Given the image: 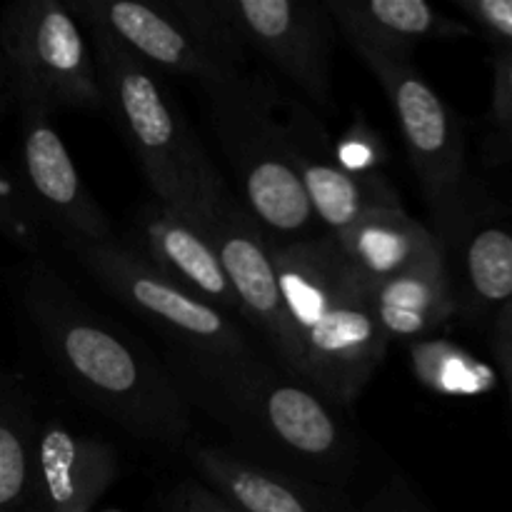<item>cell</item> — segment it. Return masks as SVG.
<instances>
[{
	"label": "cell",
	"instance_id": "cell-8",
	"mask_svg": "<svg viewBox=\"0 0 512 512\" xmlns=\"http://www.w3.org/2000/svg\"><path fill=\"white\" fill-rule=\"evenodd\" d=\"M73 255L110 295L140 318L158 325L180 353L210 358L255 353L230 315L185 293L135 250L110 240L75 250Z\"/></svg>",
	"mask_w": 512,
	"mask_h": 512
},
{
	"label": "cell",
	"instance_id": "cell-31",
	"mask_svg": "<svg viewBox=\"0 0 512 512\" xmlns=\"http://www.w3.org/2000/svg\"><path fill=\"white\" fill-rule=\"evenodd\" d=\"M500 318H505V320H508V323L512 325V303H510V305H505L503 313H500Z\"/></svg>",
	"mask_w": 512,
	"mask_h": 512
},
{
	"label": "cell",
	"instance_id": "cell-12",
	"mask_svg": "<svg viewBox=\"0 0 512 512\" xmlns=\"http://www.w3.org/2000/svg\"><path fill=\"white\" fill-rule=\"evenodd\" d=\"M205 233L213 240L225 275L233 285L240 315H245L258 328V333L273 350L275 363L303 380L298 338L285 313L273 255H270V238L245 213L238 198L210 220Z\"/></svg>",
	"mask_w": 512,
	"mask_h": 512
},
{
	"label": "cell",
	"instance_id": "cell-11",
	"mask_svg": "<svg viewBox=\"0 0 512 512\" xmlns=\"http://www.w3.org/2000/svg\"><path fill=\"white\" fill-rule=\"evenodd\" d=\"M20 118L18 178L43 228L53 230L70 253L115 240L108 215L85 188L53 115L20 108Z\"/></svg>",
	"mask_w": 512,
	"mask_h": 512
},
{
	"label": "cell",
	"instance_id": "cell-17",
	"mask_svg": "<svg viewBox=\"0 0 512 512\" xmlns=\"http://www.w3.org/2000/svg\"><path fill=\"white\" fill-rule=\"evenodd\" d=\"M330 238L370 288L445 255L443 240L410 218L403 205L370 210Z\"/></svg>",
	"mask_w": 512,
	"mask_h": 512
},
{
	"label": "cell",
	"instance_id": "cell-28",
	"mask_svg": "<svg viewBox=\"0 0 512 512\" xmlns=\"http://www.w3.org/2000/svg\"><path fill=\"white\" fill-rule=\"evenodd\" d=\"M495 120L512 143V50H503L495 60Z\"/></svg>",
	"mask_w": 512,
	"mask_h": 512
},
{
	"label": "cell",
	"instance_id": "cell-3",
	"mask_svg": "<svg viewBox=\"0 0 512 512\" xmlns=\"http://www.w3.org/2000/svg\"><path fill=\"white\" fill-rule=\"evenodd\" d=\"M105 108L133 148L155 200L200 228L235 200L223 173L158 73L103 30L88 28Z\"/></svg>",
	"mask_w": 512,
	"mask_h": 512
},
{
	"label": "cell",
	"instance_id": "cell-30",
	"mask_svg": "<svg viewBox=\"0 0 512 512\" xmlns=\"http://www.w3.org/2000/svg\"><path fill=\"white\" fill-rule=\"evenodd\" d=\"M8 93H13V90H10V75H8V68H5L3 53H0V115H3L5 95Z\"/></svg>",
	"mask_w": 512,
	"mask_h": 512
},
{
	"label": "cell",
	"instance_id": "cell-32",
	"mask_svg": "<svg viewBox=\"0 0 512 512\" xmlns=\"http://www.w3.org/2000/svg\"><path fill=\"white\" fill-rule=\"evenodd\" d=\"M105 512H120V510H105Z\"/></svg>",
	"mask_w": 512,
	"mask_h": 512
},
{
	"label": "cell",
	"instance_id": "cell-29",
	"mask_svg": "<svg viewBox=\"0 0 512 512\" xmlns=\"http://www.w3.org/2000/svg\"><path fill=\"white\" fill-rule=\"evenodd\" d=\"M495 355L503 365L505 380H508L512 395V325L505 318L498 320V330H495Z\"/></svg>",
	"mask_w": 512,
	"mask_h": 512
},
{
	"label": "cell",
	"instance_id": "cell-1",
	"mask_svg": "<svg viewBox=\"0 0 512 512\" xmlns=\"http://www.w3.org/2000/svg\"><path fill=\"white\" fill-rule=\"evenodd\" d=\"M23 308L50 363L125 433L160 445L188 440L193 423L183 385L148 350L88 308L63 278L45 268L30 270Z\"/></svg>",
	"mask_w": 512,
	"mask_h": 512
},
{
	"label": "cell",
	"instance_id": "cell-24",
	"mask_svg": "<svg viewBox=\"0 0 512 512\" xmlns=\"http://www.w3.org/2000/svg\"><path fill=\"white\" fill-rule=\"evenodd\" d=\"M335 160L343 170L353 175H375L383 160V145L378 135L365 125H353L338 143H333Z\"/></svg>",
	"mask_w": 512,
	"mask_h": 512
},
{
	"label": "cell",
	"instance_id": "cell-19",
	"mask_svg": "<svg viewBox=\"0 0 512 512\" xmlns=\"http://www.w3.org/2000/svg\"><path fill=\"white\" fill-rule=\"evenodd\" d=\"M370 308L388 343L423 340L438 330L455 313L445 255L375 285L370 293Z\"/></svg>",
	"mask_w": 512,
	"mask_h": 512
},
{
	"label": "cell",
	"instance_id": "cell-25",
	"mask_svg": "<svg viewBox=\"0 0 512 512\" xmlns=\"http://www.w3.org/2000/svg\"><path fill=\"white\" fill-rule=\"evenodd\" d=\"M165 512H240L203 480H183L163 498Z\"/></svg>",
	"mask_w": 512,
	"mask_h": 512
},
{
	"label": "cell",
	"instance_id": "cell-6",
	"mask_svg": "<svg viewBox=\"0 0 512 512\" xmlns=\"http://www.w3.org/2000/svg\"><path fill=\"white\" fill-rule=\"evenodd\" d=\"M393 108L425 200L443 233L455 230L465 198V140L453 110L423 78L413 55L343 35Z\"/></svg>",
	"mask_w": 512,
	"mask_h": 512
},
{
	"label": "cell",
	"instance_id": "cell-22",
	"mask_svg": "<svg viewBox=\"0 0 512 512\" xmlns=\"http://www.w3.org/2000/svg\"><path fill=\"white\" fill-rule=\"evenodd\" d=\"M413 370L420 383L440 395H478L493 385V373L460 348L423 340L413 348Z\"/></svg>",
	"mask_w": 512,
	"mask_h": 512
},
{
	"label": "cell",
	"instance_id": "cell-15",
	"mask_svg": "<svg viewBox=\"0 0 512 512\" xmlns=\"http://www.w3.org/2000/svg\"><path fill=\"white\" fill-rule=\"evenodd\" d=\"M138 238L143 250L138 255L185 293L225 315L240 313L218 250L200 225L155 200L138 215Z\"/></svg>",
	"mask_w": 512,
	"mask_h": 512
},
{
	"label": "cell",
	"instance_id": "cell-13",
	"mask_svg": "<svg viewBox=\"0 0 512 512\" xmlns=\"http://www.w3.org/2000/svg\"><path fill=\"white\" fill-rule=\"evenodd\" d=\"M370 293V285L353 290L298 338L303 383L333 405L358 400L388 350V338L370 308Z\"/></svg>",
	"mask_w": 512,
	"mask_h": 512
},
{
	"label": "cell",
	"instance_id": "cell-4",
	"mask_svg": "<svg viewBox=\"0 0 512 512\" xmlns=\"http://www.w3.org/2000/svg\"><path fill=\"white\" fill-rule=\"evenodd\" d=\"M273 80L240 73L205 90L210 123L228 160L238 203L270 240L313 238L315 215L270 103Z\"/></svg>",
	"mask_w": 512,
	"mask_h": 512
},
{
	"label": "cell",
	"instance_id": "cell-26",
	"mask_svg": "<svg viewBox=\"0 0 512 512\" xmlns=\"http://www.w3.org/2000/svg\"><path fill=\"white\" fill-rule=\"evenodd\" d=\"M458 8L505 50H512V0H458Z\"/></svg>",
	"mask_w": 512,
	"mask_h": 512
},
{
	"label": "cell",
	"instance_id": "cell-16",
	"mask_svg": "<svg viewBox=\"0 0 512 512\" xmlns=\"http://www.w3.org/2000/svg\"><path fill=\"white\" fill-rule=\"evenodd\" d=\"M38 468L45 512H93L118 480L120 458L105 440L38 423Z\"/></svg>",
	"mask_w": 512,
	"mask_h": 512
},
{
	"label": "cell",
	"instance_id": "cell-27",
	"mask_svg": "<svg viewBox=\"0 0 512 512\" xmlns=\"http://www.w3.org/2000/svg\"><path fill=\"white\" fill-rule=\"evenodd\" d=\"M360 512H433L405 478H390Z\"/></svg>",
	"mask_w": 512,
	"mask_h": 512
},
{
	"label": "cell",
	"instance_id": "cell-2",
	"mask_svg": "<svg viewBox=\"0 0 512 512\" xmlns=\"http://www.w3.org/2000/svg\"><path fill=\"white\" fill-rule=\"evenodd\" d=\"M180 355L200 405L243 438L295 465V475L343 488L355 463V440L338 405L258 353Z\"/></svg>",
	"mask_w": 512,
	"mask_h": 512
},
{
	"label": "cell",
	"instance_id": "cell-20",
	"mask_svg": "<svg viewBox=\"0 0 512 512\" xmlns=\"http://www.w3.org/2000/svg\"><path fill=\"white\" fill-rule=\"evenodd\" d=\"M0 512H45L38 418L18 378L0 373Z\"/></svg>",
	"mask_w": 512,
	"mask_h": 512
},
{
	"label": "cell",
	"instance_id": "cell-23",
	"mask_svg": "<svg viewBox=\"0 0 512 512\" xmlns=\"http://www.w3.org/2000/svg\"><path fill=\"white\" fill-rule=\"evenodd\" d=\"M43 230L18 173H10L0 165V233L35 253L43 243Z\"/></svg>",
	"mask_w": 512,
	"mask_h": 512
},
{
	"label": "cell",
	"instance_id": "cell-5",
	"mask_svg": "<svg viewBox=\"0 0 512 512\" xmlns=\"http://www.w3.org/2000/svg\"><path fill=\"white\" fill-rule=\"evenodd\" d=\"M70 10L155 73L183 75L203 93L245 73V45L220 15L218 0H73Z\"/></svg>",
	"mask_w": 512,
	"mask_h": 512
},
{
	"label": "cell",
	"instance_id": "cell-7",
	"mask_svg": "<svg viewBox=\"0 0 512 512\" xmlns=\"http://www.w3.org/2000/svg\"><path fill=\"white\" fill-rule=\"evenodd\" d=\"M0 53L20 108L103 110L93 50L70 5L23 0L0 23Z\"/></svg>",
	"mask_w": 512,
	"mask_h": 512
},
{
	"label": "cell",
	"instance_id": "cell-10",
	"mask_svg": "<svg viewBox=\"0 0 512 512\" xmlns=\"http://www.w3.org/2000/svg\"><path fill=\"white\" fill-rule=\"evenodd\" d=\"M270 103L285 135L290 158L303 180L315 223L323 225L328 235H338L370 210L403 205L398 190L385 175H353L340 168L333 153V140L325 133L323 123L275 83L270 90Z\"/></svg>",
	"mask_w": 512,
	"mask_h": 512
},
{
	"label": "cell",
	"instance_id": "cell-14",
	"mask_svg": "<svg viewBox=\"0 0 512 512\" xmlns=\"http://www.w3.org/2000/svg\"><path fill=\"white\" fill-rule=\"evenodd\" d=\"M190 458L200 480L240 512H360L343 488L270 468L215 445H198Z\"/></svg>",
	"mask_w": 512,
	"mask_h": 512
},
{
	"label": "cell",
	"instance_id": "cell-9",
	"mask_svg": "<svg viewBox=\"0 0 512 512\" xmlns=\"http://www.w3.org/2000/svg\"><path fill=\"white\" fill-rule=\"evenodd\" d=\"M218 10L245 50L263 55L313 108L333 113L335 23L323 0H218Z\"/></svg>",
	"mask_w": 512,
	"mask_h": 512
},
{
	"label": "cell",
	"instance_id": "cell-21",
	"mask_svg": "<svg viewBox=\"0 0 512 512\" xmlns=\"http://www.w3.org/2000/svg\"><path fill=\"white\" fill-rule=\"evenodd\" d=\"M465 280L483 305L512 303V233L503 225H483L468 238L463 253Z\"/></svg>",
	"mask_w": 512,
	"mask_h": 512
},
{
	"label": "cell",
	"instance_id": "cell-18",
	"mask_svg": "<svg viewBox=\"0 0 512 512\" xmlns=\"http://www.w3.org/2000/svg\"><path fill=\"white\" fill-rule=\"evenodd\" d=\"M343 35L370 40L383 48L413 55L428 40L468 38L470 28L440 13L428 0H323Z\"/></svg>",
	"mask_w": 512,
	"mask_h": 512
}]
</instances>
